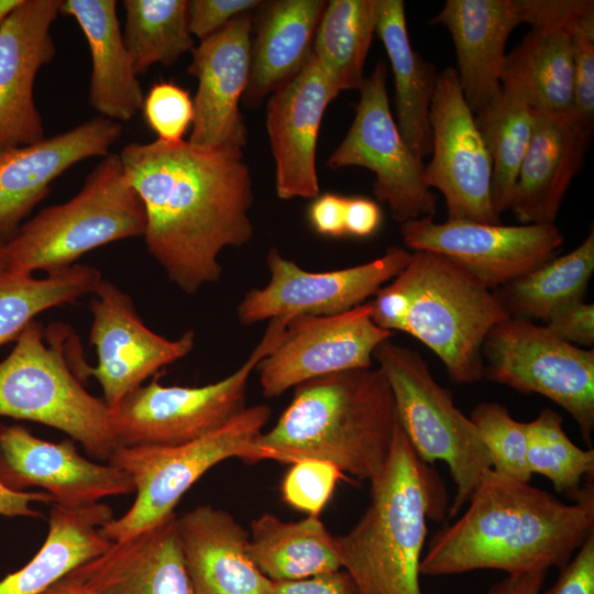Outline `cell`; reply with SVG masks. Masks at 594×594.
Returning <instances> with one entry per match:
<instances>
[{
    "instance_id": "6",
    "label": "cell",
    "mask_w": 594,
    "mask_h": 594,
    "mask_svg": "<svg viewBox=\"0 0 594 594\" xmlns=\"http://www.w3.org/2000/svg\"><path fill=\"white\" fill-rule=\"evenodd\" d=\"M143 202L128 183L119 154H108L68 201L42 209L3 245L2 271L32 275L67 268L87 252L144 235Z\"/></svg>"
},
{
    "instance_id": "2",
    "label": "cell",
    "mask_w": 594,
    "mask_h": 594,
    "mask_svg": "<svg viewBox=\"0 0 594 594\" xmlns=\"http://www.w3.org/2000/svg\"><path fill=\"white\" fill-rule=\"evenodd\" d=\"M465 512L438 530L420 574L441 576L482 569L520 575L563 568L594 532V485L572 504L488 469Z\"/></svg>"
},
{
    "instance_id": "12",
    "label": "cell",
    "mask_w": 594,
    "mask_h": 594,
    "mask_svg": "<svg viewBox=\"0 0 594 594\" xmlns=\"http://www.w3.org/2000/svg\"><path fill=\"white\" fill-rule=\"evenodd\" d=\"M387 67L378 61L364 78L354 120L327 166H360L374 173L373 193L399 224L436 213V196L424 182V162L403 139L386 89Z\"/></svg>"
},
{
    "instance_id": "48",
    "label": "cell",
    "mask_w": 594,
    "mask_h": 594,
    "mask_svg": "<svg viewBox=\"0 0 594 594\" xmlns=\"http://www.w3.org/2000/svg\"><path fill=\"white\" fill-rule=\"evenodd\" d=\"M348 197L326 193L314 198L308 219L314 230L322 235H345V209Z\"/></svg>"
},
{
    "instance_id": "33",
    "label": "cell",
    "mask_w": 594,
    "mask_h": 594,
    "mask_svg": "<svg viewBox=\"0 0 594 594\" xmlns=\"http://www.w3.org/2000/svg\"><path fill=\"white\" fill-rule=\"evenodd\" d=\"M376 16L377 0L327 2L316 30L311 55L338 94L361 88Z\"/></svg>"
},
{
    "instance_id": "15",
    "label": "cell",
    "mask_w": 594,
    "mask_h": 594,
    "mask_svg": "<svg viewBox=\"0 0 594 594\" xmlns=\"http://www.w3.org/2000/svg\"><path fill=\"white\" fill-rule=\"evenodd\" d=\"M400 235L413 251L444 255L490 289L537 270L556 257L564 243L554 223L504 226L463 220L438 223L432 217L402 223Z\"/></svg>"
},
{
    "instance_id": "29",
    "label": "cell",
    "mask_w": 594,
    "mask_h": 594,
    "mask_svg": "<svg viewBox=\"0 0 594 594\" xmlns=\"http://www.w3.org/2000/svg\"><path fill=\"white\" fill-rule=\"evenodd\" d=\"M113 518L103 503L66 508L54 505L46 538L21 569L0 580V594H42L85 562L106 551L111 541L100 527Z\"/></svg>"
},
{
    "instance_id": "3",
    "label": "cell",
    "mask_w": 594,
    "mask_h": 594,
    "mask_svg": "<svg viewBox=\"0 0 594 594\" xmlns=\"http://www.w3.org/2000/svg\"><path fill=\"white\" fill-rule=\"evenodd\" d=\"M397 411L377 367L320 376L295 387L276 424L254 441L258 461L331 462L360 481H372L388 459Z\"/></svg>"
},
{
    "instance_id": "36",
    "label": "cell",
    "mask_w": 594,
    "mask_h": 594,
    "mask_svg": "<svg viewBox=\"0 0 594 594\" xmlns=\"http://www.w3.org/2000/svg\"><path fill=\"white\" fill-rule=\"evenodd\" d=\"M101 279L97 268L84 264L41 279L0 271V346L15 341L40 312L92 294Z\"/></svg>"
},
{
    "instance_id": "47",
    "label": "cell",
    "mask_w": 594,
    "mask_h": 594,
    "mask_svg": "<svg viewBox=\"0 0 594 594\" xmlns=\"http://www.w3.org/2000/svg\"><path fill=\"white\" fill-rule=\"evenodd\" d=\"M268 594H359L351 576L342 569L294 581H272Z\"/></svg>"
},
{
    "instance_id": "32",
    "label": "cell",
    "mask_w": 594,
    "mask_h": 594,
    "mask_svg": "<svg viewBox=\"0 0 594 594\" xmlns=\"http://www.w3.org/2000/svg\"><path fill=\"white\" fill-rule=\"evenodd\" d=\"M573 47L563 31L531 30L508 54L502 87L534 110L568 113L573 106Z\"/></svg>"
},
{
    "instance_id": "8",
    "label": "cell",
    "mask_w": 594,
    "mask_h": 594,
    "mask_svg": "<svg viewBox=\"0 0 594 594\" xmlns=\"http://www.w3.org/2000/svg\"><path fill=\"white\" fill-rule=\"evenodd\" d=\"M0 416L61 430L99 460L109 461L120 448L111 409L81 386L59 342L45 344L35 320L0 362Z\"/></svg>"
},
{
    "instance_id": "31",
    "label": "cell",
    "mask_w": 594,
    "mask_h": 594,
    "mask_svg": "<svg viewBox=\"0 0 594 594\" xmlns=\"http://www.w3.org/2000/svg\"><path fill=\"white\" fill-rule=\"evenodd\" d=\"M249 556L271 581H294L341 569L332 536L318 516L283 521L265 513L253 519Z\"/></svg>"
},
{
    "instance_id": "34",
    "label": "cell",
    "mask_w": 594,
    "mask_h": 594,
    "mask_svg": "<svg viewBox=\"0 0 594 594\" xmlns=\"http://www.w3.org/2000/svg\"><path fill=\"white\" fill-rule=\"evenodd\" d=\"M594 272V233L571 252L506 284L496 293L510 317L547 320L557 309L583 300Z\"/></svg>"
},
{
    "instance_id": "53",
    "label": "cell",
    "mask_w": 594,
    "mask_h": 594,
    "mask_svg": "<svg viewBox=\"0 0 594 594\" xmlns=\"http://www.w3.org/2000/svg\"><path fill=\"white\" fill-rule=\"evenodd\" d=\"M23 0H0V25L22 3Z\"/></svg>"
},
{
    "instance_id": "20",
    "label": "cell",
    "mask_w": 594,
    "mask_h": 594,
    "mask_svg": "<svg viewBox=\"0 0 594 594\" xmlns=\"http://www.w3.org/2000/svg\"><path fill=\"white\" fill-rule=\"evenodd\" d=\"M62 0H23L0 25V151L44 139L34 80L56 54L51 26Z\"/></svg>"
},
{
    "instance_id": "38",
    "label": "cell",
    "mask_w": 594,
    "mask_h": 594,
    "mask_svg": "<svg viewBox=\"0 0 594 594\" xmlns=\"http://www.w3.org/2000/svg\"><path fill=\"white\" fill-rule=\"evenodd\" d=\"M560 414L542 409L527 422V464L531 474L549 479L557 493L575 499L594 475V449H582L568 437Z\"/></svg>"
},
{
    "instance_id": "39",
    "label": "cell",
    "mask_w": 594,
    "mask_h": 594,
    "mask_svg": "<svg viewBox=\"0 0 594 594\" xmlns=\"http://www.w3.org/2000/svg\"><path fill=\"white\" fill-rule=\"evenodd\" d=\"M470 419L490 454L492 469L529 482L532 474L527 464V422L516 420L505 406L495 402L476 405Z\"/></svg>"
},
{
    "instance_id": "24",
    "label": "cell",
    "mask_w": 594,
    "mask_h": 594,
    "mask_svg": "<svg viewBox=\"0 0 594 594\" xmlns=\"http://www.w3.org/2000/svg\"><path fill=\"white\" fill-rule=\"evenodd\" d=\"M66 576L96 594H195L175 513L127 540L111 542Z\"/></svg>"
},
{
    "instance_id": "23",
    "label": "cell",
    "mask_w": 594,
    "mask_h": 594,
    "mask_svg": "<svg viewBox=\"0 0 594 594\" xmlns=\"http://www.w3.org/2000/svg\"><path fill=\"white\" fill-rule=\"evenodd\" d=\"M593 127L572 111L534 110V131L519 167L510 210L521 224L554 223L565 193L579 173Z\"/></svg>"
},
{
    "instance_id": "28",
    "label": "cell",
    "mask_w": 594,
    "mask_h": 594,
    "mask_svg": "<svg viewBox=\"0 0 594 594\" xmlns=\"http://www.w3.org/2000/svg\"><path fill=\"white\" fill-rule=\"evenodd\" d=\"M59 13L73 16L91 56L89 103L101 117L129 121L142 110L144 94L124 45L114 0H62Z\"/></svg>"
},
{
    "instance_id": "26",
    "label": "cell",
    "mask_w": 594,
    "mask_h": 594,
    "mask_svg": "<svg viewBox=\"0 0 594 594\" xmlns=\"http://www.w3.org/2000/svg\"><path fill=\"white\" fill-rule=\"evenodd\" d=\"M195 594H268L272 581L249 556V532L227 510L199 505L177 516Z\"/></svg>"
},
{
    "instance_id": "54",
    "label": "cell",
    "mask_w": 594,
    "mask_h": 594,
    "mask_svg": "<svg viewBox=\"0 0 594 594\" xmlns=\"http://www.w3.org/2000/svg\"><path fill=\"white\" fill-rule=\"evenodd\" d=\"M3 243H0V271H2V253H3Z\"/></svg>"
},
{
    "instance_id": "42",
    "label": "cell",
    "mask_w": 594,
    "mask_h": 594,
    "mask_svg": "<svg viewBox=\"0 0 594 594\" xmlns=\"http://www.w3.org/2000/svg\"><path fill=\"white\" fill-rule=\"evenodd\" d=\"M520 24L532 30L563 31L570 36L594 32L592 0H515Z\"/></svg>"
},
{
    "instance_id": "18",
    "label": "cell",
    "mask_w": 594,
    "mask_h": 594,
    "mask_svg": "<svg viewBox=\"0 0 594 594\" xmlns=\"http://www.w3.org/2000/svg\"><path fill=\"white\" fill-rule=\"evenodd\" d=\"M0 481L18 492L41 487L56 505L66 508L134 492V483L124 470L84 458L74 440L46 441L19 425H0Z\"/></svg>"
},
{
    "instance_id": "41",
    "label": "cell",
    "mask_w": 594,
    "mask_h": 594,
    "mask_svg": "<svg viewBox=\"0 0 594 594\" xmlns=\"http://www.w3.org/2000/svg\"><path fill=\"white\" fill-rule=\"evenodd\" d=\"M148 127L160 140H183L194 119V105L189 92L173 81H161L152 86L142 106Z\"/></svg>"
},
{
    "instance_id": "30",
    "label": "cell",
    "mask_w": 594,
    "mask_h": 594,
    "mask_svg": "<svg viewBox=\"0 0 594 594\" xmlns=\"http://www.w3.org/2000/svg\"><path fill=\"white\" fill-rule=\"evenodd\" d=\"M375 33L394 76L396 124L414 154L424 161L431 153L429 111L439 73L410 45L404 1L377 0Z\"/></svg>"
},
{
    "instance_id": "4",
    "label": "cell",
    "mask_w": 594,
    "mask_h": 594,
    "mask_svg": "<svg viewBox=\"0 0 594 594\" xmlns=\"http://www.w3.org/2000/svg\"><path fill=\"white\" fill-rule=\"evenodd\" d=\"M440 485L398 421L385 466L370 482L369 506L348 532L334 536L341 569L359 594H422L427 518L448 513Z\"/></svg>"
},
{
    "instance_id": "19",
    "label": "cell",
    "mask_w": 594,
    "mask_h": 594,
    "mask_svg": "<svg viewBox=\"0 0 594 594\" xmlns=\"http://www.w3.org/2000/svg\"><path fill=\"white\" fill-rule=\"evenodd\" d=\"M253 12L243 13L200 41L187 73L198 81L189 142L243 148L248 132L239 109L251 63Z\"/></svg>"
},
{
    "instance_id": "35",
    "label": "cell",
    "mask_w": 594,
    "mask_h": 594,
    "mask_svg": "<svg viewBox=\"0 0 594 594\" xmlns=\"http://www.w3.org/2000/svg\"><path fill=\"white\" fill-rule=\"evenodd\" d=\"M492 165L491 199L499 216L510 208L519 167L534 131V109L516 92L499 94L474 114Z\"/></svg>"
},
{
    "instance_id": "10",
    "label": "cell",
    "mask_w": 594,
    "mask_h": 594,
    "mask_svg": "<svg viewBox=\"0 0 594 594\" xmlns=\"http://www.w3.org/2000/svg\"><path fill=\"white\" fill-rule=\"evenodd\" d=\"M290 317L271 319L248 356L224 378L198 387L164 386L152 381L111 409L120 447L179 446L200 439L246 408V388L257 364L279 343Z\"/></svg>"
},
{
    "instance_id": "27",
    "label": "cell",
    "mask_w": 594,
    "mask_h": 594,
    "mask_svg": "<svg viewBox=\"0 0 594 594\" xmlns=\"http://www.w3.org/2000/svg\"><path fill=\"white\" fill-rule=\"evenodd\" d=\"M327 1L274 0L261 3L251 38L250 75L243 103L257 108L297 76L309 61Z\"/></svg>"
},
{
    "instance_id": "46",
    "label": "cell",
    "mask_w": 594,
    "mask_h": 594,
    "mask_svg": "<svg viewBox=\"0 0 594 594\" xmlns=\"http://www.w3.org/2000/svg\"><path fill=\"white\" fill-rule=\"evenodd\" d=\"M543 594H594V532L560 569L556 583Z\"/></svg>"
},
{
    "instance_id": "44",
    "label": "cell",
    "mask_w": 594,
    "mask_h": 594,
    "mask_svg": "<svg viewBox=\"0 0 594 594\" xmlns=\"http://www.w3.org/2000/svg\"><path fill=\"white\" fill-rule=\"evenodd\" d=\"M260 0H190L187 23L190 34L202 41L223 29L234 18L253 12Z\"/></svg>"
},
{
    "instance_id": "13",
    "label": "cell",
    "mask_w": 594,
    "mask_h": 594,
    "mask_svg": "<svg viewBox=\"0 0 594 594\" xmlns=\"http://www.w3.org/2000/svg\"><path fill=\"white\" fill-rule=\"evenodd\" d=\"M429 124L432 157L422 177L443 195L448 220L501 223L491 199V160L454 67L438 74Z\"/></svg>"
},
{
    "instance_id": "9",
    "label": "cell",
    "mask_w": 594,
    "mask_h": 594,
    "mask_svg": "<svg viewBox=\"0 0 594 594\" xmlns=\"http://www.w3.org/2000/svg\"><path fill=\"white\" fill-rule=\"evenodd\" d=\"M395 400L398 421L416 454L425 463L443 461L455 485L448 507L454 518L469 502L481 476L492 469L490 454L469 417L441 386L420 353L387 339L373 353Z\"/></svg>"
},
{
    "instance_id": "49",
    "label": "cell",
    "mask_w": 594,
    "mask_h": 594,
    "mask_svg": "<svg viewBox=\"0 0 594 594\" xmlns=\"http://www.w3.org/2000/svg\"><path fill=\"white\" fill-rule=\"evenodd\" d=\"M382 212L371 199L350 197L346 199L345 232L354 237H369L380 227Z\"/></svg>"
},
{
    "instance_id": "16",
    "label": "cell",
    "mask_w": 594,
    "mask_h": 594,
    "mask_svg": "<svg viewBox=\"0 0 594 594\" xmlns=\"http://www.w3.org/2000/svg\"><path fill=\"white\" fill-rule=\"evenodd\" d=\"M392 334L372 320L371 301L333 316L294 317L256 366L262 393L273 398L320 376L372 367L374 350Z\"/></svg>"
},
{
    "instance_id": "14",
    "label": "cell",
    "mask_w": 594,
    "mask_h": 594,
    "mask_svg": "<svg viewBox=\"0 0 594 594\" xmlns=\"http://www.w3.org/2000/svg\"><path fill=\"white\" fill-rule=\"evenodd\" d=\"M411 253L391 246L360 265L329 272H308L272 248L266 255L268 283L252 288L239 302L238 320L245 326L277 317L333 316L361 304L395 278Z\"/></svg>"
},
{
    "instance_id": "51",
    "label": "cell",
    "mask_w": 594,
    "mask_h": 594,
    "mask_svg": "<svg viewBox=\"0 0 594 594\" xmlns=\"http://www.w3.org/2000/svg\"><path fill=\"white\" fill-rule=\"evenodd\" d=\"M547 571L507 575L492 585L486 594H540Z\"/></svg>"
},
{
    "instance_id": "43",
    "label": "cell",
    "mask_w": 594,
    "mask_h": 594,
    "mask_svg": "<svg viewBox=\"0 0 594 594\" xmlns=\"http://www.w3.org/2000/svg\"><path fill=\"white\" fill-rule=\"evenodd\" d=\"M573 47L572 113L587 125L594 124V32L571 36Z\"/></svg>"
},
{
    "instance_id": "52",
    "label": "cell",
    "mask_w": 594,
    "mask_h": 594,
    "mask_svg": "<svg viewBox=\"0 0 594 594\" xmlns=\"http://www.w3.org/2000/svg\"><path fill=\"white\" fill-rule=\"evenodd\" d=\"M42 594H96L77 581L65 576Z\"/></svg>"
},
{
    "instance_id": "25",
    "label": "cell",
    "mask_w": 594,
    "mask_h": 594,
    "mask_svg": "<svg viewBox=\"0 0 594 594\" xmlns=\"http://www.w3.org/2000/svg\"><path fill=\"white\" fill-rule=\"evenodd\" d=\"M430 23L449 31L464 99L479 113L502 88L506 42L520 24L515 0H447Z\"/></svg>"
},
{
    "instance_id": "5",
    "label": "cell",
    "mask_w": 594,
    "mask_h": 594,
    "mask_svg": "<svg viewBox=\"0 0 594 594\" xmlns=\"http://www.w3.org/2000/svg\"><path fill=\"white\" fill-rule=\"evenodd\" d=\"M393 282L408 299L402 332L428 346L453 383L481 381L483 342L510 318L497 295L457 262L430 251H414Z\"/></svg>"
},
{
    "instance_id": "45",
    "label": "cell",
    "mask_w": 594,
    "mask_h": 594,
    "mask_svg": "<svg viewBox=\"0 0 594 594\" xmlns=\"http://www.w3.org/2000/svg\"><path fill=\"white\" fill-rule=\"evenodd\" d=\"M546 327L559 339L592 346L594 343V306L584 300L575 301L553 311Z\"/></svg>"
},
{
    "instance_id": "22",
    "label": "cell",
    "mask_w": 594,
    "mask_h": 594,
    "mask_svg": "<svg viewBox=\"0 0 594 594\" xmlns=\"http://www.w3.org/2000/svg\"><path fill=\"white\" fill-rule=\"evenodd\" d=\"M338 95L312 55L297 76L271 95L266 130L275 161L278 198H316L319 195L318 133L328 105Z\"/></svg>"
},
{
    "instance_id": "7",
    "label": "cell",
    "mask_w": 594,
    "mask_h": 594,
    "mask_svg": "<svg viewBox=\"0 0 594 594\" xmlns=\"http://www.w3.org/2000/svg\"><path fill=\"white\" fill-rule=\"evenodd\" d=\"M267 405L246 407L228 424L179 446L120 447L109 463L124 470L134 483L135 499L119 518L100 527L111 542L127 540L174 514L185 493L218 463L239 458L258 462L253 444L270 420Z\"/></svg>"
},
{
    "instance_id": "21",
    "label": "cell",
    "mask_w": 594,
    "mask_h": 594,
    "mask_svg": "<svg viewBox=\"0 0 594 594\" xmlns=\"http://www.w3.org/2000/svg\"><path fill=\"white\" fill-rule=\"evenodd\" d=\"M121 134L119 122L99 116L35 143L0 151V243L15 235L55 178L80 161L107 156Z\"/></svg>"
},
{
    "instance_id": "50",
    "label": "cell",
    "mask_w": 594,
    "mask_h": 594,
    "mask_svg": "<svg viewBox=\"0 0 594 594\" xmlns=\"http://www.w3.org/2000/svg\"><path fill=\"white\" fill-rule=\"evenodd\" d=\"M52 503L54 498L47 492H18L10 490L0 481V516L4 517H42L32 507L33 503Z\"/></svg>"
},
{
    "instance_id": "37",
    "label": "cell",
    "mask_w": 594,
    "mask_h": 594,
    "mask_svg": "<svg viewBox=\"0 0 594 594\" xmlns=\"http://www.w3.org/2000/svg\"><path fill=\"white\" fill-rule=\"evenodd\" d=\"M122 33L136 75L154 64L170 66L195 48L187 23V0H124Z\"/></svg>"
},
{
    "instance_id": "11",
    "label": "cell",
    "mask_w": 594,
    "mask_h": 594,
    "mask_svg": "<svg viewBox=\"0 0 594 594\" xmlns=\"http://www.w3.org/2000/svg\"><path fill=\"white\" fill-rule=\"evenodd\" d=\"M483 378L563 408L593 448L594 350L556 337L546 326L510 317L491 329L483 346Z\"/></svg>"
},
{
    "instance_id": "1",
    "label": "cell",
    "mask_w": 594,
    "mask_h": 594,
    "mask_svg": "<svg viewBox=\"0 0 594 594\" xmlns=\"http://www.w3.org/2000/svg\"><path fill=\"white\" fill-rule=\"evenodd\" d=\"M124 176L141 198L148 253L187 295L216 283L219 255L253 237V183L242 148L189 141L125 145Z\"/></svg>"
},
{
    "instance_id": "40",
    "label": "cell",
    "mask_w": 594,
    "mask_h": 594,
    "mask_svg": "<svg viewBox=\"0 0 594 594\" xmlns=\"http://www.w3.org/2000/svg\"><path fill=\"white\" fill-rule=\"evenodd\" d=\"M282 484L284 502L290 507L318 516L329 502L343 472L331 462L302 459L289 464Z\"/></svg>"
},
{
    "instance_id": "17",
    "label": "cell",
    "mask_w": 594,
    "mask_h": 594,
    "mask_svg": "<svg viewBox=\"0 0 594 594\" xmlns=\"http://www.w3.org/2000/svg\"><path fill=\"white\" fill-rule=\"evenodd\" d=\"M90 342L96 348L95 367L79 363L77 377L94 376L110 409L158 370L190 353L195 332L170 340L147 328L131 297L110 280L101 279L92 293Z\"/></svg>"
}]
</instances>
